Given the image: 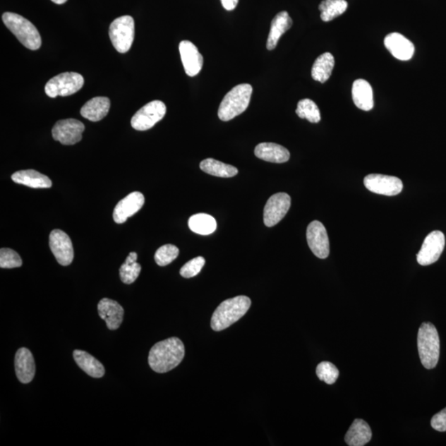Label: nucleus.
Returning a JSON list of instances; mask_svg holds the SVG:
<instances>
[{
    "label": "nucleus",
    "mask_w": 446,
    "mask_h": 446,
    "mask_svg": "<svg viewBox=\"0 0 446 446\" xmlns=\"http://www.w3.org/2000/svg\"><path fill=\"white\" fill-rule=\"evenodd\" d=\"M145 198L142 193H131L116 205L114 220L116 223H124L128 218L133 216L144 205Z\"/></svg>",
    "instance_id": "16"
},
{
    "label": "nucleus",
    "mask_w": 446,
    "mask_h": 446,
    "mask_svg": "<svg viewBox=\"0 0 446 446\" xmlns=\"http://www.w3.org/2000/svg\"><path fill=\"white\" fill-rule=\"evenodd\" d=\"M334 66V56L326 52L318 57L312 68V77L314 80L325 83L332 76Z\"/></svg>",
    "instance_id": "27"
},
{
    "label": "nucleus",
    "mask_w": 446,
    "mask_h": 446,
    "mask_svg": "<svg viewBox=\"0 0 446 446\" xmlns=\"http://www.w3.org/2000/svg\"><path fill=\"white\" fill-rule=\"evenodd\" d=\"M84 83V77L79 73H61L47 82L45 92L50 98H56L57 96H70L81 90Z\"/></svg>",
    "instance_id": "6"
},
{
    "label": "nucleus",
    "mask_w": 446,
    "mask_h": 446,
    "mask_svg": "<svg viewBox=\"0 0 446 446\" xmlns=\"http://www.w3.org/2000/svg\"><path fill=\"white\" fill-rule=\"evenodd\" d=\"M137 260L138 254L135 252H131L125 263L121 266L120 278L126 284H133L138 278L142 266L137 263Z\"/></svg>",
    "instance_id": "31"
},
{
    "label": "nucleus",
    "mask_w": 446,
    "mask_h": 446,
    "mask_svg": "<svg viewBox=\"0 0 446 446\" xmlns=\"http://www.w3.org/2000/svg\"><path fill=\"white\" fill-rule=\"evenodd\" d=\"M179 254L177 246L167 244L159 247L155 254V260L159 266H166L173 263Z\"/></svg>",
    "instance_id": "33"
},
{
    "label": "nucleus",
    "mask_w": 446,
    "mask_h": 446,
    "mask_svg": "<svg viewBox=\"0 0 446 446\" xmlns=\"http://www.w3.org/2000/svg\"><path fill=\"white\" fill-rule=\"evenodd\" d=\"M352 99L357 108L370 111L374 108V95L372 87L365 80H357L352 86Z\"/></svg>",
    "instance_id": "21"
},
{
    "label": "nucleus",
    "mask_w": 446,
    "mask_h": 446,
    "mask_svg": "<svg viewBox=\"0 0 446 446\" xmlns=\"http://www.w3.org/2000/svg\"><path fill=\"white\" fill-rule=\"evenodd\" d=\"M385 46L397 60L409 61L414 55V43L400 33L392 32L386 36Z\"/></svg>",
    "instance_id": "17"
},
{
    "label": "nucleus",
    "mask_w": 446,
    "mask_h": 446,
    "mask_svg": "<svg viewBox=\"0 0 446 446\" xmlns=\"http://www.w3.org/2000/svg\"><path fill=\"white\" fill-rule=\"evenodd\" d=\"M16 372L22 384H28L35 376L36 366L32 354L27 348H20L16 356Z\"/></svg>",
    "instance_id": "19"
},
{
    "label": "nucleus",
    "mask_w": 446,
    "mask_h": 446,
    "mask_svg": "<svg viewBox=\"0 0 446 446\" xmlns=\"http://www.w3.org/2000/svg\"><path fill=\"white\" fill-rule=\"evenodd\" d=\"M73 356H74L77 365H78L81 370L85 371L87 375L97 378V379L104 375L105 370L103 363H101L97 358L90 355L89 353L84 351L76 350L74 353H73Z\"/></svg>",
    "instance_id": "26"
},
{
    "label": "nucleus",
    "mask_w": 446,
    "mask_h": 446,
    "mask_svg": "<svg viewBox=\"0 0 446 446\" xmlns=\"http://www.w3.org/2000/svg\"><path fill=\"white\" fill-rule=\"evenodd\" d=\"M110 100L106 97H95L82 107L80 114L92 122H99L109 114Z\"/></svg>",
    "instance_id": "23"
},
{
    "label": "nucleus",
    "mask_w": 446,
    "mask_h": 446,
    "mask_svg": "<svg viewBox=\"0 0 446 446\" xmlns=\"http://www.w3.org/2000/svg\"><path fill=\"white\" fill-rule=\"evenodd\" d=\"M293 25L292 18H290L288 12H280L271 22L270 32L267 40V49L272 51L277 47L278 42L283 34L290 29Z\"/></svg>",
    "instance_id": "22"
},
{
    "label": "nucleus",
    "mask_w": 446,
    "mask_h": 446,
    "mask_svg": "<svg viewBox=\"0 0 446 446\" xmlns=\"http://www.w3.org/2000/svg\"><path fill=\"white\" fill-rule=\"evenodd\" d=\"M188 227L197 234L207 236L213 234L217 229L215 218L206 213H198L188 220Z\"/></svg>",
    "instance_id": "29"
},
{
    "label": "nucleus",
    "mask_w": 446,
    "mask_h": 446,
    "mask_svg": "<svg viewBox=\"0 0 446 446\" xmlns=\"http://www.w3.org/2000/svg\"><path fill=\"white\" fill-rule=\"evenodd\" d=\"M200 169L203 172L211 174V176L231 178L239 174V169L236 167L222 163L217 159L208 158L200 163Z\"/></svg>",
    "instance_id": "28"
},
{
    "label": "nucleus",
    "mask_w": 446,
    "mask_h": 446,
    "mask_svg": "<svg viewBox=\"0 0 446 446\" xmlns=\"http://www.w3.org/2000/svg\"><path fill=\"white\" fill-rule=\"evenodd\" d=\"M98 312L101 319L104 320L107 327L112 331L117 330L123 321L124 310L114 300L106 298L100 300Z\"/></svg>",
    "instance_id": "18"
},
{
    "label": "nucleus",
    "mask_w": 446,
    "mask_h": 446,
    "mask_svg": "<svg viewBox=\"0 0 446 446\" xmlns=\"http://www.w3.org/2000/svg\"><path fill=\"white\" fill-rule=\"evenodd\" d=\"M348 3L346 0H323L320 4L319 11L323 22L332 21L346 11Z\"/></svg>",
    "instance_id": "30"
},
{
    "label": "nucleus",
    "mask_w": 446,
    "mask_h": 446,
    "mask_svg": "<svg viewBox=\"0 0 446 446\" xmlns=\"http://www.w3.org/2000/svg\"><path fill=\"white\" fill-rule=\"evenodd\" d=\"M85 125L80 121L69 119L58 121L52 128V137L62 145H71L80 142Z\"/></svg>",
    "instance_id": "11"
},
{
    "label": "nucleus",
    "mask_w": 446,
    "mask_h": 446,
    "mask_svg": "<svg viewBox=\"0 0 446 446\" xmlns=\"http://www.w3.org/2000/svg\"><path fill=\"white\" fill-rule=\"evenodd\" d=\"M317 375L320 380L327 385H333L339 377L338 368L332 363L323 361L319 363L316 370Z\"/></svg>",
    "instance_id": "34"
},
{
    "label": "nucleus",
    "mask_w": 446,
    "mask_h": 446,
    "mask_svg": "<svg viewBox=\"0 0 446 446\" xmlns=\"http://www.w3.org/2000/svg\"><path fill=\"white\" fill-rule=\"evenodd\" d=\"M445 239L442 231H434L426 237L416 260L421 265H433L438 261L445 248Z\"/></svg>",
    "instance_id": "10"
},
{
    "label": "nucleus",
    "mask_w": 446,
    "mask_h": 446,
    "mask_svg": "<svg viewBox=\"0 0 446 446\" xmlns=\"http://www.w3.org/2000/svg\"><path fill=\"white\" fill-rule=\"evenodd\" d=\"M291 198L288 193H278L269 198L264 210V222L268 227L277 225L289 210Z\"/></svg>",
    "instance_id": "12"
},
{
    "label": "nucleus",
    "mask_w": 446,
    "mask_h": 446,
    "mask_svg": "<svg viewBox=\"0 0 446 446\" xmlns=\"http://www.w3.org/2000/svg\"><path fill=\"white\" fill-rule=\"evenodd\" d=\"M372 438V431L366 421L356 419L349 428L345 436V440L350 446H363L370 442Z\"/></svg>",
    "instance_id": "25"
},
{
    "label": "nucleus",
    "mask_w": 446,
    "mask_h": 446,
    "mask_svg": "<svg viewBox=\"0 0 446 446\" xmlns=\"http://www.w3.org/2000/svg\"><path fill=\"white\" fill-rule=\"evenodd\" d=\"M431 426L435 430L444 433L446 431V407L436 414L430 421Z\"/></svg>",
    "instance_id": "37"
},
{
    "label": "nucleus",
    "mask_w": 446,
    "mask_h": 446,
    "mask_svg": "<svg viewBox=\"0 0 446 446\" xmlns=\"http://www.w3.org/2000/svg\"><path fill=\"white\" fill-rule=\"evenodd\" d=\"M239 0H221L222 6L227 11H232L236 8Z\"/></svg>",
    "instance_id": "38"
},
{
    "label": "nucleus",
    "mask_w": 446,
    "mask_h": 446,
    "mask_svg": "<svg viewBox=\"0 0 446 446\" xmlns=\"http://www.w3.org/2000/svg\"><path fill=\"white\" fill-rule=\"evenodd\" d=\"M23 265L21 257L16 251L8 248L0 250V267L2 269H13L20 267Z\"/></svg>",
    "instance_id": "35"
},
{
    "label": "nucleus",
    "mask_w": 446,
    "mask_h": 446,
    "mask_svg": "<svg viewBox=\"0 0 446 446\" xmlns=\"http://www.w3.org/2000/svg\"><path fill=\"white\" fill-rule=\"evenodd\" d=\"M251 301L246 296L225 300L212 314L211 327L213 331L220 332L231 326L244 317L251 308Z\"/></svg>",
    "instance_id": "2"
},
{
    "label": "nucleus",
    "mask_w": 446,
    "mask_h": 446,
    "mask_svg": "<svg viewBox=\"0 0 446 446\" xmlns=\"http://www.w3.org/2000/svg\"><path fill=\"white\" fill-rule=\"evenodd\" d=\"M167 114V106L162 101L155 100L139 109L133 116L131 124L138 131L151 129Z\"/></svg>",
    "instance_id": "8"
},
{
    "label": "nucleus",
    "mask_w": 446,
    "mask_h": 446,
    "mask_svg": "<svg viewBox=\"0 0 446 446\" xmlns=\"http://www.w3.org/2000/svg\"><path fill=\"white\" fill-rule=\"evenodd\" d=\"M256 157L263 161L272 163L287 162L290 158V153L287 149L279 144L263 143L256 145L255 149Z\"/></svg>",
    "instance_id": "20"
},
{
    "label": "nucleus",
    "mask_w": 446,
    "mask_h": 446,
    "mask_svg": "<svg viewBox=\"0 0 446 446\" xmlns=\"http://www.w3.org/2000/svg\"><path fill=\"white\" fill-rule=\"evenodd\" d=\"M307 240L313 253L320 259L327 258L330 243L326 229L322 222L313 221L308 227Z\"/></svg>",
    "instance_id": "14"
},
{
    "label": "nucleus",
    "mask_w": 446,
    "mask_h": 446,
    "mask_svg": "<svg viewBox=\"0 0 446 446\" xmlns=\"http://www.w3.org/2000/svg\"><path fill=\"white\" fill-rule=\"evenodd\" d=\"M252 86L249 84L236 85L222 100L218 109V118L227 122L237 117L248 108L251 98Z\"/></svg>",
    "instance_id": "4"
},
{
    "label": "nucleus",
    "mask_w": 446,
    "mask_h": 446,
    "mask_svg": "<svg viewBox=\"0 0 446 446\" xmlns=\"http://www.w3.org/2000/svg\"><path fill=\"white\" fill-rule=\"evenodd\" d=\"M418 347L421 363L428 370H433L438 366L440 358L439 334L433 323H424L421 325Z\"/></svg>",
    "instance_id": "5"
},
{
    "label": "nucleus",
    "mask_w": 446,
    "mask_h": 446,
    "mask_svg": "<svg viewBox=\"0 0 446 446\" xmlns=\"http://www.w3.org/2000/svg\"><path fill=\"white\" fill-rule=\"evenodd\" d=\"M2 19L6 26L24 47L32 51L40 49L42 46L41 35L30 21L19 14L11 12L4 13Z\"/></svg>",
    "instance_id": "3"
},
{
    "label": "nucleus",
    "mask_w": 446,
    "mask_h": 446,
    "mask_svg": "<svg viewBox=\"0 0 446 446\" xmlns=\"http://www.w3.org/2000/svg\"><path fill=\"white\" fill-rule=\"evenodd\" d=\"M12 181L33 188H48L52 186L49 178L34 169H25L14 173Z\"/></svg>",
    "instance_id": "24"
},
{
    "label": "nucleus",
    "mask_w": 446,
    "mask_h": 446,
    "mask_svg": "<svg viewBox=\"0 0 446 446\" xmlns=\"http://www.w3.org/2000/svg\"><path fill=\"white\" fill-rule=\"evenodd\" d=\"M205 265V259L202 256H198L184 265L179 273H181V275L183 276V278H193L200 273Z\"/></svg>",
    "instance_id": "36"
},
{
    "label": "nucleus",
    "mask_w": 446,
    "mask_h": 446,
    "mask_svg": "<svg viewBox=\"0 0 446 446\" xmlns=\"http://www.w3.org/2000/svg\"><path fill=\"white\" fill-rule=\"evenodd\" d=\"M52 1L56 4H65L67 1V0H52Z\"/></svg>",
    "instance_id": "39"
},
{
    "label": "nucleus",
    "mask_w": 446,
    "mask_h": 446,
    "mask_svg": "<svg viewBox=\"0 0 446 446\" xmlns=\"http://www.w3.org/2000/svg\"><path fill=\"white\" fill-rule=\"evenodd\" d=\"M179 49L186 74L191 77L196 76L201 71L203 66V57L201 53L190 41H183L179 43Z\"/></svg>",
    "instance_id": "15"
},
{
    "label": "nucleus",
    "mask_w": 446,
    "mask_h": 446,
    "mask_svg": "<svg viewBox=\"0 0 446 446\" xmlns=\"http://www.w3.org/2000/svg\"><path fill=\"white\" fill-rule=\"evenodd\" d=\"M363 183L370 192L386 196L399 195L404 188L400 179L379 174H368L363 179Z\"/></svg>",
    "instance_id": "9"
},
{
    "label": "nucleus",
    "mask_w": 446,
    "mask_h": 446,
    "mask_svg": "<svg viewBox=\"0 0 446 446\" xmlns=\"http://www.w3.org/2000/svg\"><path fill=\"white\" fill-rule=\"evenodd\" d=\"M296 114L300 119H307L310 123H318L321 120V113H320L318 105L309 99H304L299 102Z\"/></svg>",
    "instance_id": "32"
},
{
    "label": "nucleus",
    "mask_w": 446,
    "mask_h": 446,
    "mask_svg": "<svg viewBox=\"0 0 446 446\" xmlns=\"http://www.w3.org/2000/svg\"><path fill=\"white\" fill-rule=\"evenodd\" d=\"M49 246L58 263L63 266L72 263L74 259V248L70 236L66 232L59 229L53 230L49 236Z\"/></svg>",
    "instance_id": "13"
},
{
    "label": "nucleus",
    "mask_w": 446,
    "mask_h": 446,
    "mask_svg": "<svg viewBox=\"0 0 446 446\" xmlns=\"http://www.w3.org/2000/svg\"><path fill=\"white\" fill-rule=\"evenodd\" d=\"M109 37L116 50L126 53L132 47L135 37V23L133 17L125 16L116 18L111 23Z\"/></svg>",
    "instance_id": "7"
},
{
    "label": "nucleus",
    "mask_w": 446,
    "mask_h": 446,
    "mask_svg": "<svg viewBox=\"0 0 446 446\" xmlns=\"http://www.w3.org/2000/svg\"><path fill=\"white\" fill-rule=\"evenodd\" d=\"M184 355L186 350L181 340L177 337L169 338L152 346L149 353V366L155 372L164 374L176 368Z\"/></svg>",
    "instance_id": "1"
}]
</instances>
